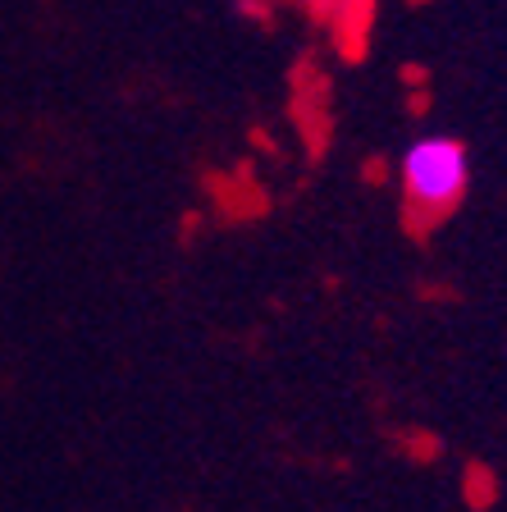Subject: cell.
Listing matches in <instances>:
<instances>
[{"label":"cell","instance_id":"6da1fadb","mask_svg":"<svg viewBox=\"0 0 507 512\" xmlns=\"http://www.w3.org/2000/svg\"><path fill=\"white\" fill-rule=\"evenodd\" d=\"M398 188L421 220H439L471 188V156L453 133H421L398 160Z\"/></svg>","mask_w":507,"mask_h":512},{"label":"cell","instance_id":"7a4b0ae2","mask_svg":"<svg viewBox=\"0 0 507 512\" xmlns=\"http://www.w3.org/2000/svg\"><path fill=\"white\" fill-rule=\"evenodd\" d=\"M229 10H238V14H256V10H261V0H229Z\"/></svg>","mask_w":507,"mask_h":512}]
</instances>
